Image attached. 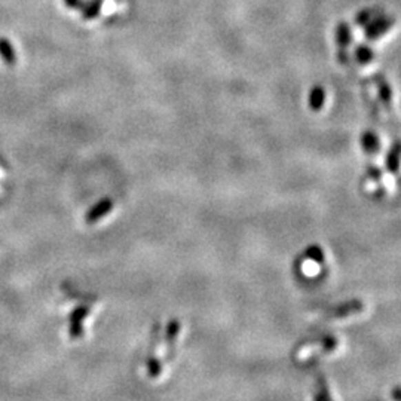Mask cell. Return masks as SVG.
Wrapping results in <instances>:
<instances>
[{
	"instance_id": "9",
	"label": "cell",
	"mask_w": 401,
	"mask_h": 401,
	"mask_svg": "<svg viewBox=\"0 0 401 401\" xmlns=\"http://www.w3.org/2000/svg\"><path fill=\"white\" fill-rule=\"evenodd\" d=\"M336 42L340 48L345 50L347 46L351 45L352 42V32H351V27L348 25V23H339L336 27Z\"/></svg>"
},
{
	"instance_id": "8",
	"label": "cell",
	"mask_w": 401,
	"mask_h": 401,
	"mask_svg": "<svg viewBox=\"0 0 401 401\" xmlns=\"http://www.w3.org/2000/svg\"><path fill=\"white\" fill-rule=\"evenodd\" d=\"M373 81L376 83V87L379 88V97H380L382 103H384L385 106L389 107L391 106V99H393V91H391L388 81L380 73L373 76Z\"/></svg>"
},
{
	"instance_id": "14",
	"label": "cell",
	"mask_w": 401,
	"mask_h": 401,
	"mask_svg": "<svg viewBox=\"0 0 401 401\" xmlns=\"http://www.w3.org/2000/svg\"><path fill=\"white\" fill-rule=\"evenodd\" d=\"M313 401H333L330 389H329V384H327V380L324 379V376H320L317 380V393H315Z\"/></svg>"
},
{
	"instance_id": "17",
	"label": "cell",
	"mask_w": 401,
	"mask_h": 401,
	"mask_svg": "<svg viewBox=\"0 0 401 401\" xmlns=\"http://www.w3.org/2000/svg\"><path fill=\"white\" fill-rule=\"evenodd\" d=\"M369 174H370L371 178L376 180V181H379L380 177H382V173H380V169L378 167H369Z\"/></svg>"
},
{
	"instance_id": "18",
	"label": "cell",
	"mask_w": 401,
	"mask_h": 401,
	"mask_svg": "<svg viewBox=\"0 0 401 401\" xmlns=\"http://www.w3.org/2000/svg\"><path fill=\"white\" fill-rule=\"evenodd\" d=\"M64 3L67 8H70V9L82 8V0H64Z\"/></svg>"
},
{
	"instance_id": "10",
	"label": "cell",
	"mask_w": 401,
	"mask_h": 401,
	"mask_svg": "<svg viewBox=\"0 0 401 401\" xmlns=\"http://www.w3.org/2000/svg\"><path fill=\"white\" fill-rule=\"evenodd\" d=\"M0 56H2V60L9 65H14L17 61L14 46L8 39H5V37H0Z\"/></svg>"
},
{
	"instance_id": "13",
	"label": "cell",
	"mask_w": 401,
	"mask_h": 401,
	"mask_svg": "<svg viewBox=\"0 0 401 401\" xmlns=\"http://www.w3.org/2000/svg\"><path fill=\"white\" fill-rule=\"evenodd\" d=\"M180 333V322L177 320L169 321L168 327H167V345H168V354L174 351V345H176V340L177 336Z\"/></svg>"
},
{
	"instance_id": "16",
	"label": "cell",
	"mask_w": 401,
	"mask_h": 401,
	"mask_svg": "<svg viewBox=\"0 0 401 401\" xmlns=\"http://www.w3.org/2000/svg\"><path fill=\"white\" fill-rule=\"evenodd\" d=\"M147 373H149L150 378H159L161 373H162L161 361L154 356H150L147 358Z\"/></svg>"
},
{
	"instance_id": "19",
	"label": "cell",
	"mask_w": 401,
	"mask_h": 401,
	"mask_svg": "<svg viewBox=\"0 0 401 401\" xmlns=\"http://www.w3.org/2000/svg\"><path fill=\"white\" fill-rule=\"evenodd\" d=\"M391 395H393L394 401H401V387H395L393 389V393H391Z\"/></svg>"
},
{
	"instance_id": "6",
	"label": "cell",
	"mask_w": 401,
	"mask_h": 401,
	"mask_svg": "<svg viewBox=\"0 0 401 401\" xmlns=\"http://www.w3.org/2000/svg\"><path fill=\"white\" fill-rule=\"evenodd\" d=\"M361 311H364V305H362L361 302H348L345 305H340L339 308L336 309H333L329 315V318H334V320H338V318H347V317H351V315H356V313H360Z\"/></svg>"
},
{
	"instance_id": "3",
	"label": "cell",
	"mask_w": 401,
	"mask_h": 401,
	"mask_svg": "<svg viewBox=\"0 0 401 401\" xmlns=\"http://www.w3.org/2000/svg\"><path fill=\"white\" fill-rule=\"evenodd\" d=\"M113 205H114L113 199L103 198L92 208H90V212L87 214H85V222H87L88 225H95L97 222H100L104 216H107L112 212Z\"/></svg>"
},
{
	"instance_id": "11",
	"label": "cell",
	"mask_w": 401,
	"mask_h": 401,
	"mask_svg": "<svg viewBox=\"0 0 401 401\" xmlns=\"http://www.w3.org/2000/svg\"><path fill=\"white\" fill-rule=\"evenodd\" d=\"M103 0H90L88 3L82 5V17L85 20H94L97 18L100 11H101Z\"/></svg>"
},
{
	"instance_id": "5",
	"label": "cell",
	"mask_w": 401,
	"mask_h": 401,
	"mask_svg": "<svg viewBox=\"0 0 401 401\" xmlns=\"http://www.w3.org/2000/svg\"><path fill=\"white\" fill-rule=\"evenodd\" d=\"M361 147L367 155H378L380 150V140L378 132L373 130H367L361 134Z\"/></svg>"
},
{
	"instance_id": "1",
	"label": "cell",
	"mask_w": 401,
	"mask_h": 401,
	"mask_svg": "<svg viewBox=\"0 0 401 401\" xmlns=\"http://www.w3.org/2000/svg\"><path fill=\"white\" fill-rule=\"evenodd\" d=\"M395 24V18L385 15L384 12L378 14L373 20L366 25V37L370 41H376L387 34Z\"/></svg>"
},
{
	"instance_id": "12",
	"label": "cell",
	"mask_w": 401,
	"mask_h": 401,
	"mask_svg": "<svg viewBox=\"0 0 401 401\" xmlns=\"http://www.w3.org/2000/svg\"><path fill=\"white\" fill-rule=\"evenodd\" d=\"M356 60L361 65H367L375 60V52L367 45H360L356 50Z\"/></svg>"
},
{
	"instance_id": "7",
	"label": "cell",
	"mask_w": 401,
	"mask_h": 401,
	"mask_svg": "<svg viewBox=\"0 0 401 401\" xmlns=\"http://www.w3.org/2000/svg\"><path fill=\"white\" fill-rule=\"evenodd\" d=\"M309 109L313 112H320L324 104H326V90H324L322 85H315L312 87L309 92Z\"/></svg>"
},
{
	"instance_id": "4",
	"label": "cell",
	"mask_w": 401,
	"mask_h": 401,
	"mask_svg": "<svg viewBox=\"0 0 401 401\" xmlns=\"http://www.w3.org/2000/svg\"><path fill=\"white\" fill-rule=\"evenodd\" d=\"M385 167L391 174H397L401 168V140L393 143L385 156Z\"/></svg>"
},
{
	"instance_id": "2",
	"label": "cell",
	"mask_w": 401,
	"mask_h": 401,
	"mask_svg": "<svg viewBox=\"0 0 401 401\" xmlns=\"http://www.w3.org/2000/svg\"><path fill=\"white\" fill-rule=\"evenodd\" d=\"M88 313H90V307H87V305H82V307H78L76 308L72 315H70V330H69V334H70V338L72 339H81L82 338V334H83V320L88 317Z\"/></svg>"
},
{
	"instance_id": "15",
	"label": "cell",
	"mask_w": 401,
	"mask_h": 401,
	"mask_svg": "<svg viewBox=\"0 0 401 401\" xmlns=\"http://www.w3.org/2000/svg\"><path fill=\"white\" fill-rule=\"evenodd\" d=\"M382 12V9L379 8H369V9H362V11L357 15L356 23L358 25H367L373 18Z\"/></svg>"
}]
</instances>
